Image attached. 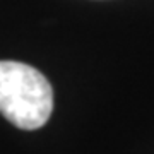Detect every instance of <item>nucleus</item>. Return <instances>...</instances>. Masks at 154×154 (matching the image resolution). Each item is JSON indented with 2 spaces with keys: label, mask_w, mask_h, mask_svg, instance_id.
<instances>
[{
  "label": "nucleus",
  "mask_w": 154,
  "mask_h": 154,
  "mask_svg": "<svg viewBox=\"0 0 154 154\" xmlns=\"http://www.w3.org/2000/svg\"><path fill=\"white\" fill-rule=\"evenodd\" d=\"M53 110V89L34 67L0 60V113L22 130H36Z\"/></svg>",
  "instance_id": "1"
}]
</instances>
